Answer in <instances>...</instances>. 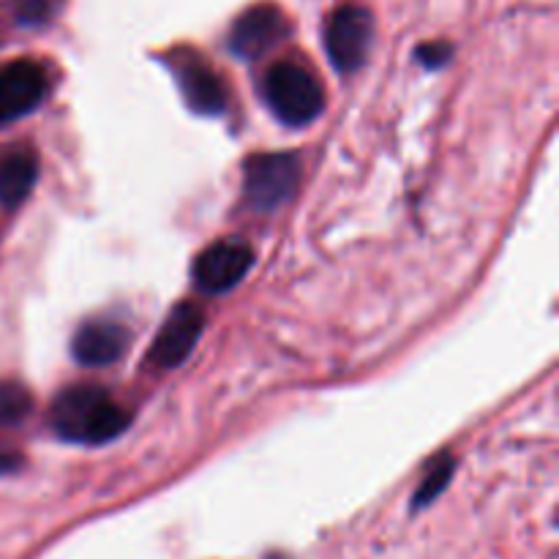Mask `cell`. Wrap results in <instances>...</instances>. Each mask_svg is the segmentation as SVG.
<instances>
[{"mask_svg":"<svg viewBox=\"0 0 559 559\" xmlns=\"http://www.w3.org/2000/svg\"><path fill=\"white\" fill-rule=\"evenodd\" d=\"M55 435L80 445H104L129 426V413L98 385L66 388L49 409Z\"/></svg>","mask_w":559,"mask_h":559,"instance_id":"obj_1","label":"cell"},{"mask_svg":"<svg viewBox=\"0 0 559 559\" xmlns=\"http://www.w3.org/2000/svg\"><path fill=\"white\" fill-rule=\"evenodd\" d=\"M265 98L282 123L306 126L325 107V93L306 66L284 60L265 74Z\"/></svg>","mask_w":559,"mask_h":559,"instance_id":"obj_2","label":"cell"},{"mask_svg":"<svg viewBox=\"0 0 559 559\" xmlns=\"http://www.w3.org/2000/svg\"><path fill=\"white\" fill-rule=\"evenodd\" d=\"M300 183L295 153H257L243 167V194L254 211L273 213L287 205Z\"/></svg>","mask_w":559,"mask_h":559,"instance_id":"obj_3","label":"cell"},{"mask_svg":"<svg viewBox=\"0 0 559 559\" xmlns=\"http://www.w3.org/2000/svg\"><path fill=\"white\" fill-rule=\"evenodd\" d=\"M371 38H374V20L369 11L360 5H342L333 11L325 27L328 58L338 71L349 74L364 66L371 49Z\"/></svg>","mask_w":559,"mask_h":559,"instance_id":"obj_4","label":"cell"},{"mask_svg":"<svg viewBox=\"0 0 559 559\" xmlns=\"http://www.w3.org/2000/svg\"><path fill=\"white\" fill-rule=\"evenodd\" d=\"M202 328H205V311L197 304H183L175 306L169 311V317L164 320V325L158 328L156 338H153V347L147 360H151L153 369L158 371H173L194 353L197 342L202 336Z\"/></svg>","mask_w":559,"mask_h":559,"instance_id":"obj_5","label":"cell"},{"mask_svg":"<svg viewBox=\"0 0 559 559\" xmlns=\"http://www.w3.org/2000/svg\"><path fill=\"white\" fill-rule=\"evenodd\" d=\"M251 262H254V254L249 246L238 243V240H218L197 257V287L211 295L229 293L243 282L246 273L251 271Z\"/></svg>","mask_w":559,"mask_h":559,"instance_id":"obj_6","label":"cell"},{"mask_svg":"<svg viewBox=\"0 0 559 559\" xmlns=\"http://www.w3.org/2000/svg\"><path fill=\"white\" fill-rule=\"evenodd\" d=\"M287 33L289 22L276 5H251L235 20L233 33H229V49L238 58L254 60L271 52L278 41H284Z\"/></svg>","mask_w":559,"mask_h":559,"instance_id":"obj_7","label":"cell"},{"mask_svg":"<svg viewBox=\"0 0 559 559\" xmlns=\"http://www.w3.org/2000/svg\"><path fill=\"white\" fill-rule=\"evenodd\" d=\"M47 96V74L33 60H16L0 69V123L31 115Z\"/></svg>","mask_w":559,"mask_h":559,"instance_id":"obj_8","label":"cell"},{"mask_svg":"<svg viewBox=\"0 0 559 559\" xmlns=\"http://www.w3.org/2000/svg\"><path fill=\"white\" fill-rule=\"evenodd\" d=\"M173 71L189 109L200 115H222L227 109V87L205 60L194 52H183L173 58Z\"/></svg>","mask_w":559,"mask_h":559,"instance_id":"obj_9","label":"cell"},{"mask_svg":"<svg viewBox=\"0 0 559 559\" xmlns=\"http://www.w3.org/2000/svg\"><path fill=\"white\" fill-rule=\"evenodd\" d=\"M126 344H129V333L123 331V325L93 320L74 333L71 353L82 366H109L126 353Z\"/></svg>","mask_w":559,"mask_h":559,"instance_id":"obj_10","label":"cell"},{"mask_svg":"<svg viewBox=\"0 0 559 559\" xmlns=\"http://www.w3.org/2000/svg\"><path fill=\"white\" fill-rule=\"evenodd\" d=\"M38 178L36 156L27 151H14L0 158V205L16 207Z\"/></svg>","mask_w":559,"mask_h":559,"instance_id":"obj_11","label":"cell"},{"mask_svg":"<svg viewBox=\"0 0 559 559\" xmlns=\"http://www.w3.org/2000/svg\"><path fill=\"white\" fill-rule=\"evenodd\" d=\"M31 409L33 399L25 388L16 385V382H0V424H22L31 415Z\"/></svg>","mask_w":559,"mask_h":559,"instance_id":"obj_12","label":"cell"},{"mask_svg":"<svg viewBox=\"0 0 559 559\" xmlns=\"http://www.w3.org/2000/svg\"><path fill=\"white\" fill-rule=\"evenodd\" d=\"M453 467H456V464H453V459L448 456V453L440 459V462L431 464V469L426 473V480L420 484V489L415 491V508H424L429 506V502H435V497L451 484Z\"/></svg>","mask_w":559,"mask_h":559,"instance_id":"obj_13","label":"cell"},{"mask_svg":"<svg viewBox=\"0 0 559 559\" xmlns=\"http://www.w3.org/2000/svg\"><path fill=\"white\" fill-rule=\"evenodd\" d=\"M52 0H16L14 3V22L22 27H41L52 16Z\"/></svg>","mask_w":559,"mask_h":559,"instance_id":"obj_14","label":"cell"},{"mask_svg":"<svg viewBox=\"0 0 559 559\" xmlns=\"http://www.w3.org/2000/svg\"><path fill=\"white\" fill-rule=\"evenodd\" d=\"M418 60L424 66H429V69H440V66H445L451 60V47L442 41L424 44V47H418Z\"/></svg>","mask_w":559,"mask_h":559,"instance_id":"obj_15","label":"cell"},{"mask_svg":"<svg viewBox=\"0 0 559 559\" xmlns=\"http://www.w3.org/2000/svg\"><path fill=\"white\" fill-rule=\"evenodd\" d=\"M22 464L20 453L14 451H0V473H14L16 467Z\"/></svg>","mask_w":559,"mask_h":559,"instance_id":"obj_16","label":"cell"}]
</instances>
